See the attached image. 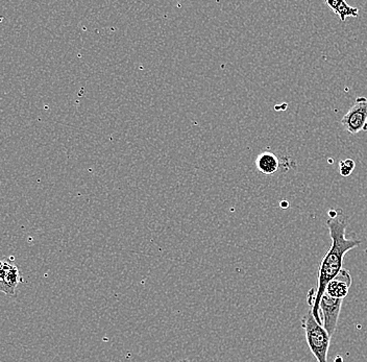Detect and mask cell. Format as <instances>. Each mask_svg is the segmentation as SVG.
<instances>
[{"label": "cell", "instance_id": "6da1fadb", "mask_svg": "<svg viewBox=\"0 0 367 362\" xmlns=\"http://www.w3.org/2000/svg\"><path fill=\"white\" fill-rule=\"evenodd\" d=\"M327 226L332 239L331 248L321 261L318 270V287H314L308 292V304L311 306V313L320 325H323V320L320 313V303L327 285L344 270L342 266L345 254L361 244L360 241L345 237L347 222L344 219L338 217L329 218Z\"/></svg>", "mask_w": 367, "mask_h": 362}, {"label": "cell", "instance_id": "7a4b0ae2", "mask_svg": "<svg viewBox=\"0 0 367 362\" xmlns=\"http://www.w3.org/2000/svg\"><path fill=\"white\" fill-rule=\"evenodd\" d=\"M301 327L305 331L306 340L312 354L318 362H327L331 337L323 328V325L318 322L313 314L310 311L301 318Z\"/></svg>", "mask_w": 367, "mask_h": 362}, {"label": "cell", "instance_id": "3957f363", "mask_svg": "<svg viewBox=\"0 0 367 362\" xmlns=\"http://www.w3.org/2000/svg\"><path fill=\"white\" fill-rule=\"evenodd\" d=\"M342 298H335L327 294H323L320 303V313L323 320V328L325 329L330 337H333L337 328L338 320H339L340 311H342Z\"/></svg>", "mask_w": 367, "mask_h": 362}, {"label": "cell", "instance_id": "277c9868", "mask_svg": "<svg viewBox=\"0 0 367 362\" xmlns=\"http://www.w3.org/2000/svg\"><path fill=\"white\" fill-rule=\"evenodd\" d=\"M342 124L349 134L356 135L367 131V99L359 97L349 112L342 117Z\"/></svg>", "mask_w": 367, "mask_h": 362}, {"label": "cell", "instance_id": "5b68a950", "mask_svg": "<svg viewBox=\"0 0 367 362\" xmlns=\"http://www.w3.org/2000/svg\"><path fill=\"white\" fill-rule=\"evenodd\" d=\"M20 282L24 280L18 266L15 265L14 258L0 259V291L8 296H15Z\"/></svg>", "mask_w": 367, "mask_h": 362}, {"label": "cell", "instance_id": "8992f818", "mask_svg": "<svg viewBox=\"0 0 367 362\" xmlns=\"http://www.w3.org/2000/svg\"><path fill=\"white\" fill-rule=\"evenodd\" d=\"M351 285V277L349 270H342L339 274H337L335 279L330 281L329 284L327 285L325 292L330 296L335 298H342L344 300L345 296L349 294V289Z\"/></svg>", "mask_w": 367, "mask_h": 362}, {"label": "cell", "instance_id": "52a82bcc", "mask_svg": "<svg viewBox=\"0 0 367 362\" xmlns=\"http://www.w3.org/2000/svg\"><path fill=\"white\" fill-rule=\"evenodd\" d=\"M255 165H257V169L261 174H265V176H272L279 169V158L272 152H264L258 156Z\"/></svg>", "mask_w": 367, "mask_h": 362}, {"label": "cell", "instance_id": "ba28073f", "mask_svg": "<svg viewBox=\"0 0 367 362\" xmlns=\"http://www.w3.org/2000/svg\"><path fill=\"white\" fill-rule=\"evenodd\" d=\"M325 4L336 15L339 16L342 21H345L347 17H358V14H359V8L349 6L344 0H342V1H340V0H327Z\"/></svg>", "mask_w": 367, "mask_h": 362}, {"label": "cell", "instance_id": "9c48e42d", "mask_svg": "<svg viewBox=\"0 0 367 362\" xmlns=\"http://www.w3.org/2000/svg\"><path fill=\"white\" fill-rule=\"evenodd\" d=\"M356 163L353 159H345V160L340 161L339 162V174L340 176L347 178L353 174L354 169H355Z\"/></svg>", "mask_w": 367, "mask_h": 362}, {"label": "cell", "instance_id": "30bf717a", "mask_svg": "<svg viewBox=\"0 0 367 362\" xmlns=\"http://www.w3.org/2000/svg\"><path fill=\"white\" fill-rule=\"evenodd\" d=\"M179 362H190V361H188V359H182V361H180Z\"/></svg>", "mask_w": 367, "mask_h": 362}]
</instances>
